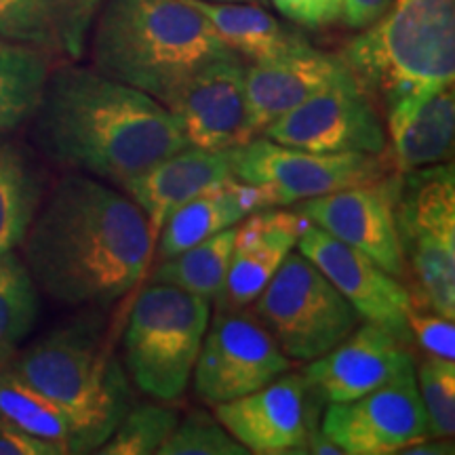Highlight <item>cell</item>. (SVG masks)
Listing matches in <instances>:
<instances>
[{
  "label": "cell",
  "mask_w": 455,
  "mask_h": 455,
  "mask_svg": "<svg viewBox=\"0 0 455 455\" xmlns=\"http://www.w3.org/2000/svg\"><path fill=\"white\" fill-rule=\"evenodd\" d=\"M155 235L121 188L68 171L44 195L21 243L38 291L70 308H106L138 287Z\"/></svg>",
  "instance_id": "cell-1"
},
{
  "label": "cell",
  "mask_w": 455,
  "mask_h": 455,
  "mask_svg": "<svg viewBox=\"0 0 455 455\" xmlns=\"http://www.w3.org/2000/svg\"><path fill=\"white\" fill-rule=\"evenodd\" d=\"M32 140L57 167L116 188L188 146L167 106L95 68L70 61L49 74L32 116Z\"/></svg>",
  "instance_id": "cell-2"
},
{
  "label": "cell",
  "mask_w": 455,
  "mask_h": 455,
  "mask_svg": "<svg viewBox=\"0 0 455 455\" xmlns=\"http://www.w3.org/2000/svg\"><path fill=\"white\" fill-rule=\"evenodd\" d=\"M91 57L95 70L169 108L201 68L238 55L190 0H104Z\"/></svg>",
  "instance_id": "cell-3"
},
{
  "label": "cell",
  "mask_w": 455,
  "mask_h": 455,
  "mask_svg": "<svg viewBox=\"0 0 455 455\" xmlns=\"http://www.w3.org/2000/svg\"><path fill=\"white\" fill-rule=\"evenodd\" d=\"M7 363L66 413L78 453L98 451L135 403L127 371L93 315L57 327Z\"/></svg>",
  "instance_id": "cell-4"
},
{
  "label": "cell",
  "mask_w": 455,
  "mask_h": 455,
  "mask_svg": "<svg viewBox=\"0 0 455 455\" xmlns=\"http://www.w3.org/2000/svg\"><path fill=\"white\" fill-rule=\"evenodd\" d=\"M341 60L386 114L418 106L455 81V0H392Z\"/></svg>",
  "instance_id": "cell-5"
},
{
  "label": "cell",
  "mask_w": 455,
  "mask_h": 455,
  "mask_svg": "<svg viewBox=\"0 0 455 455\" xmlns=\"http://www.w3.org/2000/svg\"><path fill=\"white\" fill-rule=\"evenodd\" d=\"M212 318V301L150 283L131 308L123 352L131 382L161 403L181 398Z\"/></svg>",
  "instance_id": "cell-6"
},
{
  "label": "cell",
  "mask_w": 455,
  "mask_h": 455,
  "mask_svg": "<svg viewBox=\"0 0 455 455\" xmlns=\"http://www.w3.org/2000/svg\"><path fill=\"white\" fill-rule=\"evenodd\" d=\"M411 304L455 318V167L432 164L401 173L395 207Z\"/></svg>",
  "instance_id": "cell-7"
},
{
  "label": "cell",
  "mask_w": 455,
  "mask_h": 455,
  "mask_svg": "<svg viewBox=\"0 0 455 455\" xmlns=\"http://www.w3.org/2000/svg\"><path fill=\"white\" fill-rule=\"evenodd\" d=\"M253 301L255 316L291 361H315L361 323L333 283L306 255L293 251Z\"/></svg>",
  "instance_id": "cell-8"
},
{
  "label": "cell",
  "mask_w": 455,
  "mask_h": 455,
  "mask_svg": "<svg viewBox=\"0 0 455 455\" xmlns=\"http://www.w3.org/2000/svg\"><path fill=\"white\" fill-rule=\"evenodd\" d=\"M388 155H363V152H308L289 148L266 138L249 140L244 146L232 148V173L238 181L258 186L266 192L270 207L308 201L346 190V188L371 184L392 173Z\"/></svg>",
  "instance_id": "cell-9"
},
{
  "label": "cell",
  "mask_w": 455,
  "mask_h": 455,
  "mask_svg": "<svg viewBox=\"0 0 455 455\" xmlns=\"http://www.w3.org/2000/svg\"><path fill=\"white\" fill-rule=\"evenodd\" d=\"M291 369L289 358L255 315L220 306L209 318L195 365V390L207 405L259 390Z\"/></svg>",
  "instance_id": "cell-10"
},
{
  "label": "cell",
  "mask_w": 455,
  "mask_h": 455,
  "mask_svg": "<svg viewBox=\"0 0 455 455\" xmlns=\"http://www.w3.org/2000/svg\"><path fill=\"white\" fill-rule=\"evenodd\" d=\"M261 138L308 152L384 155L386 124L350 70L261 131Z\"/></svg>",
  "instance_id": "cell-11"
},
{
  "label": "cell",
  "mask_w": 455,
  "mask_h": 455,
  "mask_svg": "<svg viewBox=\"0 0 455 455\" xmlns=\"http://www.w3.org/2000/svg\"><path fill=\"white\" fill-rule=\"evenodd\" d=\"M321 430L346 455L401 453L430 436L415 365L355 401L329 403Z\"/></svg>",
  "instance_id": "cell-12"
},
{
  "label": "cell",
  "mask_w": 455,
  "mask_h": 455,
  "mask_svg": "<svg viewBox=\"0 0 455 455\" xmlns=\"http://www.w3.org/2000/svg\"><path fill=\"white\" fill-rule=\"evenodd\" d=\"M321 403L304 375L287 371L251 395L215 405V415L249 453H306Z\"/></svg>",
  "instance_id": "cell-13"
},
{
  "label": "cell",
  "mask_w": 455,
  "mask_h": 455,
  "mask_svg": "<svg viewBox=\"0 0 455 455\" xmlns=\"http://www.w3.org/2000/svg\"><path fill=\"white\" fill-rule=\"evenodd\" d=\"M398 188L401 173L392 171L371 184L308 198L299 203L298 212L327 235L365 253L392 276L403 278L407 270L395 220Z\"/></svg>",
  "instance_id": "cell-14"
},
{
  "label": "cell",
  "mask_w": 455,
  "mask_h": 455,
  "mask_svg": "<svg viewBox=\"0 0 455 455\" xmlns=\"http://www.w3.org/2000/svg\"><path fill=\"white\" fill-rule=\"evenodd\" d=\"M298 249L348 299L361 321L388 329L403 341L409 339L407 312L413 306L411 293L396 276L315 224L301 232Z\"/></svg>",
  "instance_id": "cell-15"
},
{
  "label": "cell",
  "mask_w": 455,
  "mask_h": 455,
  "mask_svg": "<svg viewBox=\"0 0 455 455\" xmlns=\"http://www.w3.org/2000/svg\"><path fill=\"white\" fill-rule=\"evenodd\" d=\"M169 110L178 116L188 146L232 150L253 140L241 57L201 68L178 91Z\"/></svg>",
  "instance_id": "cell-16"
},
{
  "label": "cell",
  "mask_w": 455,
  "mask_h": 455,
  "mask_svg": "<svg viewBox=\"0 0 455 455\" xmlns=\"http://www.w3.org/2000/svg\"><path fill=\"white\" fill-rule=\"evenodd\" d=\"M413 365V358L388 329L363 323L335 348L308 361L306 384L323 403H346L388 384Z\"/></svg>",
  "instance_id": "cell-17"
},
{
  "label": "cell",
  "mask_w": 455,
  "mask_h": 455,
  "mask_svg": "<svg viewBox=\"0 0 455 455\" xmlns=\"http://www.w3.org/2000/svg\"><path fill=\"white\" fill-rule=\"evenodd\" d=\"M350 68L341 55L318 51L312 44L295 49L275 60L244 66L249 118L253 138L272 121L304 104L321 89L344 76Z\"/></svg>",
  "instance_id": "cell-18"
},
{
  "label": "cell",
  "mask_w": 455,
  "mask_h": 455,
  "mask_svg": "<svg viewBox=\"0 0 455 455\" xmlns=\"http://www.w3.org/2000/svg\"><path fill=\"white\" fill-rule=\"evenodd\" d=\"M308 226V218L299 212H283V207L249 213L236 226L235 251L220 306L244 308L253 304Z\"/></svg>",
  "instance_id": "cell-19"
},
{
  "label": "cell",
  "mask_w": 455,
  "mask_h": 455,
  "mask_svg": "<svg viewBox=\"0 0 455 455\" xmlns=\"http://www.w3.org/2000/svg\"><path fill=\"white\" fill-rule=\"evenodd\" d=\"M230 178H235L232 150L186 146L184 150L124 181L121 190L146 213L156 238L169 215L178 212L181 204Z\"/></svg>",
  "instance_id": "cell-20"
},
{
  "label": "cell",
  "mask_w": 455,
  "mask_h": 455,
  "mask_svg": "<svg viewBox=\"0 0 455 455\" xmlns=\"http://www.w3.org/2000/svg\"><path fill=\"white\" fill-rule=\"evenodd\" d=\"M104 0H0V38L76 61Z\"/></svg>",
  "instance_id": "cell-21"
},
{
  "label": "cell",
  "mask_w": 455,
  "mask_h": 455,
  "mask_svg": "<svg viewBox=\"0 0 455 455\" xmlns=\"http://www.w3.org/2000/svg\"><path fill=\"white\" fill-rule=\"evenodd\" d=\"M268 207L261 188L243 184L236 178L221 181L169 215L158 232V255L163 259L173 258L204 238L238 226L249 213Z\"/></svg>",
  "instance_id": "cell-22"
},
{
  "label": "cell",
  "mask_w": 455,
  "mask_h": 455,
  "mask_svg": "<svg viewBox=\"0 0 455 455\" xmlns=\"http://www.w3.org/2000/svg\"><path fill=\"white\" fill-rule=\"evenodd\" d=\"M390 163L396 173L432 167L451 158L455 135V95L447 84L409 110L386 114Z\"/></svg>",
  "instance_id": "cell-23"
},
{
  "label": "cell",
  "mask_w": 455,
  "mask_h": 455,
  "mask_svg": "<svg viewBox=\"0 0 455 455\" xmlns=\"http://www.w3.org/2000/svg\"><path fill=\"white\" fill-rule=\"evenodd\" d=\"M207 17L220 41L232 53L247 61H266L306 47L308 38L291 26H284L258 3H209L190 0Z\"/></svg>",
  "instance_id": "cell-24"
},
{
  "label": "cell",
  "mask_w": 455,
  "mask_h": 455,
  "mask_svg": "<svg viewBox=\"0 0 455 455\" xmlns=\"http://www.w3.org/2000/svg\"><path fill=\"white\" fill-rule=\"evenodd\" d=\"M44 195V173L36 152L0 135V255L21 247Z\"/></svg>",
  "instance_id": "cell-25"
},
{
  "label": "cell",
  "mask_w": 455,
  "mask_h": 455,
  "mask_svg": "<svg viewBox=\"0 0 455 455\" xmlns=\"http://www.w3.org/2000/svg\"><path fill=\"white\" fill-rule=\"evenodd\" d=\"M53 61L41 49L0 38V135L32 121Z\"/></svg>",
  "instance_id": "cell-26"
},
{
  "label": "cell",
  "mask_w": 455,
  "mask_h": 455,
  "mask_svg": "<svg viewBox=\"0 0 455 455\" xmlns=\"http://www.w3.org/2000/svg\"><path fill=\"white\" fill-rule=\"evenodd\" d=\"M0 415L30 436L53 445L60 455L78 453L76 435L66 413L15 373L9 363H0Z\"/></svg>",
  "instance_id": "cell-27"
},
{
  "label": "cell",
  "mask_w": 455,
  "mask_h": 455,
  "mask_svg": "<svg viewBox=\"0 0 455 455\" xmlns=\"http://www.w3.org/2000/svg\"><path fill=\"white\" fill-rule=\"evenodd\" d=\"M235 236L236 226L204 238L203 243L184 249L173 258L163 259V264L152 272L150 283L173 284L198 298L218 301L226 287L228 268L235 251Z\"/></svg>",
  "instance_id": "cell-28"
},
{
  "label": "cell",
  "mask_w": 455,
  "mask_h": 455,
  "mask_svg": "<svg viewBox=\"0 0 455 455\" xmlns=\"http://www.w3.org/2000/svg\"><path fill=\"white\" fill-rule=\"evenodd\" d=\"M41 291L20 253L0 255V363L15 356L36 325Z\"/></svg>",
  "instance_id": "cell-29"
},
{
  "label": "cell",
  "mask_w": 455,
  "mask_h": 455,
  "mask_svg": "<svg viewBox=\"0 0 455 455\" xmlns=\"http://www.w3.org/2000/svg\"><path fill=\"white\" fill-rule=\"evenodd\" d=\"M180 424V409L171 405H131L104 445L101 455H150L164 445Z\"/></svg>",
  "instance_id": "cell-30"
},
{
  "label": "cell",
  "mask_w": 455,
  "mask_h": 455,
  "mask_svg": "<svg viewBox=\"0 0 455 455\" xmlns=\"http://www.w3.org/2000/svg\"><path fill=\"white\" fill-rule=\"evenodd\" d=\"M418 390L432 439H451L455 432V363L449 358H424L415 371Z\"/></svg>",
  "instance_id": "cell-31"
},
{
  "label": "cell",
  "mask_w": 455,
  "mask_h": 455,
  "mask_svg": "<svg viewBox=\"0 0 455 455\" xmlns=\"http://www.w3.org/2000/svg\"><path fill=\"white\" fill-rule=\"evenodd\" d=\"M158 455H247L249 449L238 443L224 426L204 413H190L175 426Z\"/></svg>",
  "instance_id": "cell-32"
},
{
  "label": "cell",
  "mask_w": 455,
  "mask_h": 455,
  "mask_svg": "<svg viewBox=\"0 0 455 455\" xmlns=\"http://www.w3.org/2000/svg\"><path fill=\"white\" fill-rule=\"evenodd\" d=\"M407 329L415 335L418 344L430 356H441L455 361V325L453 318L439 312L413 308L407 312Z\"/></svg>",
  "instance_id": "cell-33"
},
{
  "label": "cell",
  "mask_w": 455,
  "mask_h": 455,
  "mask_svg": "<svg viewBox=\"0 0 455 455\" xmlns=\"http://www.w3.org/2000/svg\"><path fill=\"white\" fill-rule=\"evenodd\" d=\"M293 24L312 28H329L341 21V0H272Z\"/></svg>",
  "instance_id": "cell-34"
},
{
  "label": "cell",
  "mask_w": 455,
  "mask_h": 455,
  "mask_svg": "<svg viewBox=\"0 0 455 455\" xmlns=\"http://www.w3.org/2000/svg\"><path fill=\"white\" fill-rule=\"evenodd\" d=\"M0 455H60L49 443L20 430L0 415Z\"/></svg>",
  "instance_id": "cell-35"
},
{
  "label": "cell",
  "mask_w": 455,
  "mask_h": 455,
  "mask_svg": "<svg viewBox=\"0 0 455 455\" xmlns=\"http://www.w3.org/2000/svg\"><path fill=\"white\" fill-rule=\"evenodd\" d=\"M392 0H341V24L352 30H365L382 17Z\"/></svg>",
  "instance_id": "cell-36"
},
{
  "label": "cell",
  "mask_w": 455,
  "mask_h": 455,
  "mask_svg": "<svg viewBox=\"0 0 455 455\" xmlns=\"http://www.w3.org/2000/svg\"><path fill=\"white\" fill-rule=\"evenodd\" d=\"M401 453L409 455H451L453 453V443L447 439H432V436H426V439L413 443V445H407L401 449Z\"/></svg>",
  "instance_id": "cell-37"
},
{
  "label": "cell",
  "mask_w": 455,
  "mask_h": 455,
  "mask_svg": "<svg viewBox=\"0 0 455 455\" xmlns=\"http://www.w3.org/2000/svg\"><path fill=\"white\" fill-rule=\"evenodd\" d=\"M306 453H315V455H341L344 451L335 445V443L329 439L325 432L321 430V424L316 428L310 430L308 439H306Z\"/></svg>",
  "instance_id": "cell-38"
},
{
  "label": "cell",
  "mask_w": 455,
  "mask_h": 455,
  "mask_svg": "<svg viewBox=\"0 0 455 455\" xmlns=\"http://www.w3.org/2000/svg\"><path fill=\"white\" fill-rule=\"evenodd\" d=\"M209 3H266V0H209Z\"/></svg>",
  "instance_id": "cell-39"
}]
</instances>
